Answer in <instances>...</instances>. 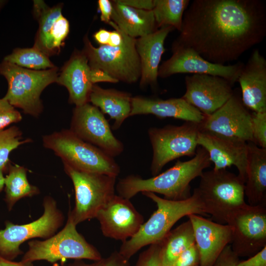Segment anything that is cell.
Returning a JSON list of instances; mask_svg holds the SVG:
<instances>
[{
	"label": "cell",
	"mask_w": 266,
	"mask_h": 266,
	"mask_svg": "<svg viewBox=\"0 0 266 266\" xmlns=\"http://www.w3.org/2000/svg\"><path fill=\"white\" fill-rule=\"evenodd\" d=\"M266 35L261 0H194L173 44L189 47L217 64L236 60Z\"/></svg>",
	"instance_id": "6da1fadb"
},
{
	"label": "cell",
	"mask_w": 266,
	"mask_h": 266,
	"mask_svg": "<svg viewBox=\"0 0 266 266\" xmlns=\"http://www.w3.org/2000/svg\"><path fill=\"white\" fill-rule=\"evenodd\" d=\"M211 164L207 152L200 146L191 160H178L173 166L148 179L128 175L118 181L115 189L118 195L129 200L140 192H150L163 195L167 200H184L191 196V182Z\"/></svg>",
	"instance_id": "7a4b0ae2"
},
{
	"label": "cell",
	"mask_w": 266,
	"mask_h": 266,
	"mask_svg": "<svg viewBox=\"0 0 266 266\" xmlns=\"http://www.w3.org/2000/svg\"><path fill=\"white\" fill-rule=\"evenodd\" d=\"M142 194L153 201L157 208L134 236L122 242L119 253L127 260L142 247L160 242L182 218L205 214L195 189L189 198L181 200H167L150 192Z\"/></svg>",
	"instance_id": "3957f363"
},
{
	"label": "cell",
	"mask_w": 266,
	"mask_h": 266,
	"mask_svg": "<svg viewBox=\"0 0 266 266\" xmlns=\"http://www.w3.org/2000/svg\"><path fill=\"white\" fill-rule=\"evenodd\" d=\"M195 190L205 214L220 224H227L231 215L247 204L244 181L226 169L203 171Z\"/></svg>",
	"instance_id": "277c9868"
},
{
	"label": "cell",
	"mask_w": 266,
	"mask_h": 266,
	"mask_svg": "<svg viewBox=\"0 0 266 266\" xmlns=\"http://www.w3.org/2000/svg\"><path fill=\"white\" fill-rule=\"evenodd\" d=\"M44 147L52 150L64 164L82 171L117 177L120 167L113 158L87 143L70 130H63L42 136Z\"/></svg>",
	"instance_id": "5b68a950"
},
{
	"label": "cell",
	"mask_w": 266,
	"mask_h": 266,
	"mask_svg": "<svg viewBox=\"0 0 266 266\" xmlns=\"http://www.w3.org/2000/svg\"><path fill=\"white\" fill-rule=\"evenodd\" d=\"M0 74L6 79L8 89L3 98L25 114L37 117L43 110L40 95L50 84L56 82L58 68L31 70L2 61Z\"/></svg>",
	"instance_id": "8992f818"
},
{
	"label": "cell",
	"mask_w": 266,
	"mask_h": 266,
	"mask_svg": "<svg viewBox=\"0 0 266 266\" xmlns=\"http://www.w3.org/2000/svg\"><path fill=\"white\" fill-rule=\"evenodd\" d=\"M64 170L71 180L75 205L67 218L75 225L96 218L99 210L115 195L116 178L106 174L75 169L64 164Z\"/></svg>",
	"instance_id": "52a82bcc"
},
{
	"label": "cell",
	"mask_w": 266,
	"mask_h": 266,
	"mask_svg": "<svg viewBox=\"0 0 266 266\" xmlns=\"http://www.w3.org/2000/svg\"><path fill=\"white\" fill-rule=\"evenodd\" d=\"M119 30L123 38L120 46L105 45L96 47L86 35L83 38L82 50L87 56L91 69L102 70L118 82L134 83L140 79L141 75L140 59L135 47L136 38Z\"/></svg>",
	"instance_id": "ba28073f"
},
{
	"label": "cell",
	"mask_w": 266,
	"mask_h": 266,
	"mask_svg": "<svg viewBox=\"0 0 266 266\" xmlns=\"http://www.w3.org/2000/svg\"><path fill=\"white\" fill-rule=\"evenodd\" d=\"M76 227L67 218L65 227L52 236L43 240L29 241L28 250L21 261L45 260L53 263L63 259H101L98 250L78 232Z\"/></svg>",
	"instance_id": "9c48e42d"
},
{
	"label": "cell",
	"mask_w": 266,
	"mask_h": 266,
	"mask_svg": "<svg viewBox=\"0 0 266 266\" xmlns=\"http://www.w3.org/2000/svg\"><path fill=\"white\" fill-rule=\"evenodd\" d=\"M199 124L185 121L180 126L168 125L150 128L149 138L153 150L150 170L153 176L168 163L184 156H194L198 145Z\"/></svg>",
	"instance_id": "30bf717a"
},
{
	"label": "cell",
	"mask_w": 266,
	"mask_h": 266,
	"mask_svg": "<svg viewBox=\"0 0 266 266\" xmlns=\"http://www.w3.org/2000/svg\"><path fill=\"white\" fill-rule=\"evenodd\" d=\"M44 211L37 219L28 224H15L6 221L0 230V256L12 260L23 253L20 245L34 238L46 239L54 235L64 224L65 217L55 200L47 196L43 200Z\"/></svg>",
	"instance_id": "8fae6325"
},
{
	"label": "cell",
	"mask_w": 266,
	"mask_h": 266,
	"mask_svg": "<svg viewBox=\"0 0 266 266\" xmlns=\"http://www.w3.org/2000/svg\"><path fill=\"white\" fill-rule=\"evenodd\" d=\"M266 204H247L228 219L232 230L230 245L238 257H251L266 246Z\"/></svg>",
	"instance_id": "7c38bea8"
},
{
	"label": "cell",
	"mask_w": 266,
	"mask_h": 266,
	"mask_svg": "<svg viewBox=\"0 0 266 266\" xmlns=\"http://www.w3.org/2000/svg\"><path fill=\"white\" fill-rule=\"evenodd\" d=\"M83 141L114 158L124 151L123 143L113 134L104 114L89 102L75 106L69 129Z\"/></svg>",
	"instance_id": "4fadbf2b"
},
{
	"label": "cell",
	"mask_w": 266,
	"mask_h": 266,
	"mask_svg": "<svg viewBox=\"0 0 266 266\" xmlns=\"http://www.w3.org/2000/svg\"><path fill=\"white\" fill-rule=\"evenodd\" d=\"M171 49V57L159 66L158 77L165 78L177 73L209 74L221 77L233 86L244 66L241 62L231 65L214 64L205 60L194 50L173 43Z\"/></svg>",
	"instance_id": "5bb4252c"
},
{
	"label": "cell",
	"mask_w": 266,
	"mask_h": 266,
	"mask_svg": "<svg viewBox=\"0 0 266 266\" xmlns=\"http://www.w3.org/2000/svg\"><path fill=\"white\" fill-rule=\"evenodd\" d=\"M201 131L253 143L251 113L244 105L241 97L233 93L230 98L199 124Z\"/></svg>",
	"instance_id": "9a60e30c"
},
{
	"label": "cell",
	"mask_w": 266,
	"mask_h": 266,
	"mask_svg": "<svg viewBox=\"0 0 266 266\" xmlns=\"http://www.w3.org/2000/svg\"><path fill=\"white\" fill-rule=\"evenodd\" d=\"M102 234L124 242L134 236L144 223L143 216L129 199L115 195L96 217Z\"/></svg>",
	"instance_id": "2e32d148"
},
{
	"label": "cell",
	"mask_w": 266,
	"mask_h": 266,
	"mask_svg": "<svg viewBox=\"0 0 266 266\" xmlns=\"http://www.w3.org/2000/svg\"><path fill=\"white\" fill-rule=\"evenodd\" d=\"M186 92L182 98L208 116L233 95L232 85L225 79L209 74H193L185 78Z\"/></svg>",
	"instance_id": "e0dca14e"
},
{
	"label": "cell",
	"mask_w": 266,
	"mask_h": 266,
	"mask_svg": "<svg viewBox=\"0 0 266 266\" xmlns=\"http://www.w3.org/2000/svg\"><path fill=\"white\" fill-rule=\"evenodd\" d=\"M62 4L51 7L34 0L33 13L39 24L33 47L48 57L59 54L69 32V23L62 14Z\"/></svg>",
	"instance_id": "ac0fdd59"
},
{
	"label": "cell",
	"mask_w": 266,
	"mask_h": 266,
	"mask_svg": "<svg viewBox=\"0 0 266 266\" xmlns=\"http://www.w3.org/2000/svg\"><path fill=\"white\" fill-rule=\"evenodd\" d=\"M197 144L208 153L214 170L226 169L232 166L238 170V176L246 180L247 142L216 133L200 130Z\"/></svg>",
	"instance_id": "d6986e66"
},
{
	"label": "cell",
	"mask_w": 266,
	"mask_h": 266,
	"mask_svg": "<svg viewBox=\"0 0 266 266\" xmlns=\"http://www.w3.org/2000/svg\"><path fill=\"white\" fill-rule=\"evenodd\" d=\"M188 217L194 231L200 266H212L225 248L231 243V226L212 221L198 214H190Z\"/></svg>",
	"instance_id": "ffe728a7"
},
{
	"label": "cell",
	"mask_w": 266,
	"mask_h": 266,
	"mask_svg": "<svg viewBox=\"0 0 266 266\" xmlns=\"http://www.w3.org/2000/svg\"><path fill=\"white\" fill-rule=\"evenodd\" d=\"M237 81L244 105L254 112H266V60L258 49L244 65Z\"/></svg>",
	"instance_id": "44dd1931"
},
{
	"label": "cell",
	"mask_w": 266,
	"mask_h": 266,
	"mask_svg": "<svg viewBox=\"0 0 266 266\" xmlns=\"http://www.w3.org/2000/svg\"><path fill=\"white\" fill-rule=\"evenodd\" d=\"M90 70L83 51L75 49L59 73L56 83L67 89L68 101L75 106L89 102L94 85L91 80Z\"/></svg>",
	"instance_id": "7402d4cb"
},
{
	"label": "cell",
	"mask_w": 266,
	"mask_h": 266,
	"mask_svg": "<svg viewBox=\"0 0 266 266\" xmlns=\"http://www.w3.org/2000/svg\"><path fill=\"white\" fill-rule=\"evenodd\" d=\"M152 114L158 118H173L200 123L205 116L182 97L162 100L143 96L133 97L130 116Z\"/></svg>",
	"instance_id": "603a6c76"
},
{
	"label": "cell",
	"mask_w": 266,
	"mask_h": 266,
	"mask_svg": "<svg viewBox=\"0 0 266 266\" xmlns=\"http://www.w3.org/2000/svg\"><path fill=\"white\" fill-rule=\"evenodd\" d=\"M173 30L171 26H164L150 34L136 38L135 47L141 66L139 85L142 89L157 86L160 63L165 51V41Z\"/></svg>",
	"instance_id": "cb8c5ba5"
},
{
	"label": "cell",
	"mask_w": 266,
	"mask_h": 266,
	"mask_svg": "<svg viewBox=\"0 0 266 266\" xmlns=\"http://www.w3.org/2000/svg\"><path fill=\"white\" fill-rule=\"evenodd\" d=\"M244 193L249 205L266 204V149L247 142Z\"/></svg>",
	"instance_id": "d4e9b609"
},
{
	"label": "cell",
	"mask_w": 266,
	"mask_h": 266,
	"mask_svg": "<svg viewBox=\"0 0 266 266\" xmlns=\"http://www.w3.org/2000/svg\"><path fill=\"white\" fill-rule=\"evenodd\" d=\"M111 20L128 36L137 38L150 34L158 29L152 10L134 8L111 0Z\"/></svg>",
	"instance_id": "484cf974"
},
{
	"label": "cell",
	"mask_w": 266,
	"mask_h": 266,
	"mask_svg": "<svg viewBox=\"0 0 266 266\" xmlns=\"http://www.w3.org/2000/svg\"><path fill=\"white\" fill-rule=\"evenodd\" d=\"M132 96L129 93L115 89H104L94 84L89 102L100 108L103 114L114 120L112 128L117 130L129 117L132 110Z\"/></svg>",
	"instance_id": "4316f807"
},
{
	"label": "cell",
	"mask_w": 266,
	"mask_h": 266,
	"mask_svg": "<svg viewBox=\"0 0 266 266\" xmlns=\"http://www.w3.org/2000/svg\"><path fill=\"white\" fill-rule=\"evenodd\" d=\"M160 243L162 266H171L183 252L195 243L190 220L171 230Z\"/></svg>",
	"instance_id": "83f0119b"
},
{
	"label": "cell",
	"mask_w": 266,
	"mask_h": 266,
	"mask_svg": "<svg viewBox=\"0 0 266 266\" xmlns=\"http://www.w3.org/2000/svg\"><path fill=\"white\" fill-rule=\"evenodd\" d=\"M28 169L18 165H10L4 181V201L10 211L20 200L40 193L39 188L31 184L27 178Z\"/></svg>",
	"instance_id": "f1b7e54d"
},
{
	"label": "cell",
	"mask_w": 266,
	"mask_h": 266,
	"mask_svg": "<svg viewBox=\"0 0 266 266\" xmlns=\"http://www.w3.org/2000/svg\"><path fill=\"white\" fill-rule=\"evenodd\" d=\"M152 12L158 28L171 26L180 32L189 0H153Z\"/></svg>",
	"instance_id": "f546056e"
},
{
	"label": "cell",
	"mask_w": 266,
	"mask_h": 266,
	"mask_svg": "<svg viewBox=\"0 0 266 266\" xmlns=\"http://www.w3.org/2000/svg\"><path fill=\"white\" fill-rule=\"evenodd\" d=\"M3 60L31 70H42L56 67L48 56L34 47L16 48Z\"/></svg>",
	"instance_id": "4dcf8cb0"
},
{
	"label": "cell",
	"mask_w": 266,
	"mask_h": 266,
	"mask_svg": "<svg viewBox=\"0 0 266 266\" xmlns=\"http://www.w3.org/2000/svg\"><path fill=\"white\" fill-rule=\"evenodd\" d=\"M32 141L30 138L24 139L18 127L12 126L0 131V171L7 173L11 164L9 159L10 153L19 146Z\"/></svg>",
	"instance_id": "1f68e13d"
},
{
	"label": "cell",
	"mask_w": 266,
	"mask_h": 266,
	"mask_svg": "<svg viewBox=\"0 0 266 266\" xmlns=\"http://www.w3.org/2000/svg\"><path fill=\"white\" fill-rule=\"evenodd\" d=\"M253 143L266 149V112L251 113Z\"/></svg>",
	"instance_id": "d6a6232c"
},
{
	"label": "cell",
	"mask_w": 266,
	"mask_h": 266,
	"mask_svg": "<svg viewBox=\"0 0 266 266\" xmlns=\"http://www.w3.org/2000/svg\"><path fill=\"white\" fill-rule=\"evenodd\" d=\"M22 116L15 107L3 98L0 99V131L9 125L19 122Z\"/></svg>",
	"instance_id": "836d02e7"
},
{
	"label": "cell",
	"mask_w": 266,
	"mask_h": 266,
	"mask_svg": "<svg viewBox=\"0 0 266 266\" xmlns=\"http://www.w3.org/2000/svg\"><path fill=\"white\" fill-rule=\"evenodd\" d=\"M135 266H162L160 243L150 245L140 255Z\"/></svg>",
	"instance_id": "e575fe53"
},
{
	"label": "cell",
	"mask_w": 266,
	"mask_h": 266,
	"mask_svg": "<svg viewBox=\"0 0 266 266\" xmlns=\"http://www.w3.org/2000/svg\"><path fill=\"white\" fill-rule=\"evenodd\" d=\"M128 261L118 252L112 253L107 258L101 259L91 264L77 261L65 266H128Z\"/></svg>",
	"instance_id": "d590c367"
},
{
	"label": "cell",
	"mask_w": 266,
	"mask_h": 266,
	"mask_svg": "<svg viewBox=\"0 0 266 266\" xmlns=\"http://www.w3.org/2000/svg\"><path fill=\"white\" fill-rule=\"evenodd\" d=\"M171 266H200L199 254L195 243L183 252Z\"/></svg>",
	"instance_id": "8d00e7d4"
},
{
	"label": "cell",
	"mask_w": 266,
	"mask_h": 266,
	"mask_svg": "<svg viewBox=\"0 0 266 266\" xmlns=\"http://www.w3.org/2000/svg\"><path fill=\"white\" fill-rule=\"evenodd\" d=\"M238 262V257L233 251L230 244H229L222 252L212 266H236Z\"/></svg>",
	"instance_id": "74e56055"
},
{
	"label": "cell",
	"mask_w": 266,
	"mask_h": 266,
	"mask_svg": "<svg viewBox=\"0 0 266 266\" xmlns=\"http://www.w3.org/2000/svg\"><path fill=\"white\" fill-rule=\"evenodd\" d=\"M236 266H266V246L247 260L238 262Z\"/></svg>",
	"instance_id": "f35d334b"
},
{
	"label": "cell",
	"mask_w": 266,
	"mask_h": 266,
	"mask_svg": "<svg viewBox=\"0 0 266 266\" xmlns=\"http://www.w3.org/2000/svg\"><path fill=\"white\" fill-rule=\"evenodd\" d=\"M99 9L100 12V20L106 24L111 21L113 6L111 1L109 0H99Z\"/></svg>",
	"instance_id": "ab89813d"
},
{
	"label": "cell",
	"mask_w": 266,
	"mask_h": 266,
	"mask_svg": "<svg viewBox=\"0 0 266 266\" xmlns=\"http://www.w3.org/2000/svg\"><path fill=\"white\" fill-rule=\"evenodd\" d=\"M91 69V68H90ZM91 80L93 84L98 82L117 83L118 81L100 69H91Z\"/></svg>",
	"instance_id": "60d3db41"
},
{
	"label": "cell",
	"mask_w": 266,
	"mask_h": 266,
	"mask_svg": "<svg viewBox=\"0 0 266 266\" xmlns=\"http://www.w3.org/2000/svg\"><path fill=\"white\" fill-rule=\"evenodd\" d=\"M123 4L138 9L152 10L153 0H118Z\"/></svg>",
	"instance_id": "b9f144b4"
},
{
	"label": "cell",
	"mask_w": 266,
	"mask_h": 266,
	"mask_svg": "<svg viewBox=\"0 0 266 266\" xmlns=\"http://www.w3.org/2000/svg\"><path fill=\"white\" fill-rule=\"evenodd\" d=\"M110 32L106 29H100L94 34L93 37L100 45H108Z\"/></svg>",
	"instance_id": "7bdbcfd3"
},
{
	"label": "cell",
	"mask_w": 266,
	"mask_h": 266,
	"mask_svg": "<svg viewBox=\"0 0 266 266\" xmlns=\"http://www.w3.org/2000/svg\"><path fill=\"white\" fill-rule=\"evenodd\" d=\"M0 266H33V263L14 262L11 260L6 259L0 256Z\"/></svg>",
	"instance_id": "ee69618b"
},
{
	"label": "cell",
	"mask_w": 266,
	"mask_h": 266,
	"mask_svg": "<svg viewBox=\"0 0 266 266\" xmlns=\"http://www.w3.org/2000/svg\"><path fill=\"white\" fill-rule=\"evenodd\" d=\"M3 173L0 171V192H1L4 187L5 177Z\"/></svg>",
	"instance_id": "f6af8a7d"
},
{
	"label": "cell",
	"mask_w": 266,
	"mask_h": 266,
	"mask_svg": "<svg viewBox=\"0 0 266 266\" xmlns=\"http://www.w3.org/2000/svg\"><path fill=\"white\" fill-rule=\"evenodd\" d=\"M2 2L1 1H0V7L1 6L2 4Z\"/></svg>",
	"instance_id": "bcb514c9"
}]
</instances>
